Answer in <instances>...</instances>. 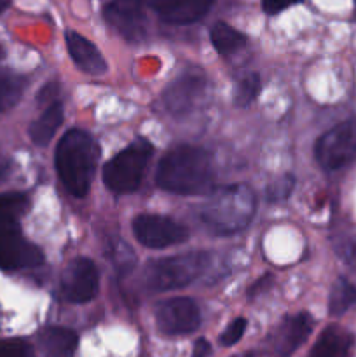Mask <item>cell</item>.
Returning a JSON list of instances; mask_svg holds the SVG:
<instances>
[{
	"mask_svg": "<svg viewBox=\"0 0 356 357\" xmlns=\"http://www.w3.org/2000/svg\"><path fill=\"white\" fill-rule=\"evenodd\" d=\"M156 180L163 190L171 194H206L215 180L212 155L198 146H175L161 159Z\"/></svg>",
	"mask_w": 356,
	"mask_h": 357,
	"instance_id": "cell-1",
	"label": "cell"
},
{
	"mask_svg": "<svg viewBox=\"0 0 356 357\" xmlns=\"http://www.w3.org/2000/svg\"><path fill=\"white\" fill-rule=\"evenodd\" d=\"M100 150L96 142L80 129H70L56 146V169L66 190L84 197L93 183Z\"/></svg>",
	"mask_w": 356,
	"mask_h": 357,
	"instance_id": "cell-2",
	"label": "cell"
},
{
	"mask_svg": "<svg viewBox=\"0 0 356 357\" xmlns=\"http://www.w3.org/2000/svg\"><path fill=\"white\" fill-rule=\"evenodd\" d=\"M255 213L253 192L246 185H232L215 192L202 209L201 220L209 232L230 236L243 230Z\"/></svg>",
	"mask_w": 356,
	"mask_h": 357,
	"instance_id": "cell-3",
	"label": "cell"
},
{
	"mask_svg": "<svg viewBox=\"0 0 356 357\" xmlns=\"http://www.w3.org/2000/svg\"><path fill=\"white\" fill-rule=\"evenodd\" d=\"M208 264L209 255L202 251L164 258L147 267L145 282L152 291H171V289L184 288L202 275Z\"/></svg>",
	"mask_w": 356,
	"mask_h": 357,
	"instance_id": "cell-4",
	"label": "cell"
},
{
	"mask_svg": "<svg viewBox=\"0 0 356 357\" xmlns=\"http://www.w3.org/2000/svg\"><path fill=\"white\" fill-rule=\"evenodd\" d=\"M150 155H152V145L143 138L136 139L105 166V185L117 194H129L136 190Z\"/></svg>",
	"mask_w": 356,
	"mask_h": 357,
	"instance_id": "cell-5",
	"label": "cell"
},
{
	"mask_svg": "<svg viewBox=\"0 0 356 357\" xmlns=\"http://www.w3.org/2000/svg\"><path fill=\"white\" fill-rule=\"evenodd\" d=\"M318 164L327 171L344 167L356 157V119L341 122L325 132L314 149Z\"/></svg>",
	"mask_w": 356,
	"mask_h": 357,
	"instance_id": "cell-6",
	"label": "cell"
},
{
	"mask_svg": "<svg viewBox=\"0 0 356 357\" xmlns=\"http://www.w3.org/2000/svg\"><path fill=\"white\" fill-rule=\"evenodd\" d=\"M133 232L140 244L150 250H164L188 239V230L168 216L140 215L133 222Z\"/></svg>",
	"mask_w": 356,
	"mask_h": 357,
	"instance_id": "cell-7",
	"label": "cell"
},
{
	"mask_svg": "<svg viewBox=\"0 0 356 357\" xmlns=\"http://www.w3.org/2000/svg\"><path fill=\"white\" fill-rule=\"evenodd\" d=\"M156 321L161 333L168 337H180L198 330L201 314L194 300L173 298L157 307Z\"/></svg>",
	"mask_w": 356,
	"mask_h": 357,
	"instance_id": "cell-8",
	"label": "cell"
},
{
	"mask_svg": "<svg viewBox=\"0 0 356 357\" xmlns=\"http://www.w3.org/2000/svg\"><path fill=\"white\" fill-rule=\"evenodd\" d=\"M150 0H112L105 6V20L128 40H140L147 28V6Z\"/></svg>",
	"mask_w": 356,
	"mask_h": 357,
	"instance_id": "cell-9",
	"label": "cell"
},
{
	"mask_svg": "<svg viewBox=\"0 0 356 357\" xmlns=\"http://www.w3.org/2000/svg\"><path fill=\"white\" fill-rule=\"evenodd\" d=\"M206 89V77L199 70H188L173 80L163 94L164 105L177 117L187 115Z\"/></svg>",
	"mask_w": 356,
	"mask_h": 357,
	"instance_id": "cell-10",
	"label": "cell"
},
{
	"mask_svg": "<svg viewBox=\"0 0 356 357\" xmlns=\"http://www.w3.org/2000/svg\"><path fill=\"white\" fill-rule=\"evenodd\" d=\"M63 293L73 303H86L98 293V268L89 258H75L63 272Z\"/></svg>",
	"mask_w": 356,
	"mask_h": 357,
	"instance_id": "cell-11",
	"label": "cell"
},
{
	"mask_svg": "<svg viewBox=\"0 0 356 357\" xmlns=\"http://www.w3.org/2000/svg\"><path fill=\"white\" fill-rule=\"evenodd\" d=\"M313 319L309 314L286 317L272 337V352L276 357H290L311 335Z\"/></svg>",
	"mask_w": 356,
	"mask_h": 357,
	"instance_id": "cell-12",
	"label": "cell"
},
{
	"mask_svg": "<svg viewBox=\"0 0 356 357\" xmlns=\"http://www.w3.org/2000/svg\"><path fill=\"white\" fill-rule=\"evenodd\" d=\"M44 261V255L35 244L17 236L0 243V267L6 271H20V268L37 267Z\"/></svg>",
	"mask_w": 356,
	"mask_h": 357,
	"instance_id": "cell-13",
	"label": "cell"
},
{
	"mask_svg": "<svg viewBox=\"0 0 356 357\" xmlns=\"http://www.w3.org/2000/svg\"><path fill=\"white\" fill-rule=\"evenodd\" d=\"M213 2L215 0H150V6L168 23L188 24L201 20Z\"/></svg>",
	"mask_w": 356,
	"mask_h": 357,
	"instance_id": "cell-14",
	"label": "cell"
},
{
	"mask_svg": "<svg viewBox=\"0 0 356 357\" xmlns=\"http://www.w3.org/2000/svg\"><path fill=\"white\" fill-rule=\"evenodd\" d=\"M65 40L70 56L82 72L89 73V75H101L107 72V63L93 42L75 31H66Z\"/></svg>",
	"mask_w": 356,
	"mask_h": 357,
	"instance_id": "cell-15",
	"label": "cell"
},
{
	"mask_svg": "<svg viewBox=\"0 0 356 357\" xmlns=\"http://www.w3.org/2000/svg\"><path fill=\"white\" fill-rule=\"evenodd\" d=\"M353 337L341 326H328L318 338L309 357H349Z\"/></svg>",
	"mask_w": 356,
	"mask_h": 357,
	"instance_id": "cell-16",
	"label": "cell"
},
{
	"mask_svg": "<svg viewBox=\"0 0 356 357\" xmlns=\"http://www.w3.org/2000/svg\"><path fill=\"white\" fill-rule=\"evenodd\" d=\"M27 206V197L21 194L0 195V243L20 234V216Z\"/></svg>",
	"mask_w": 356,
	"mask_h": 357,
	"instance_id": "cell-17",
	"label": "cell"
},
{
	"mask_svg": "<svg viewBox=\"0 0 356 357\" xmlns=\"http://www.w3.org/2000/svg\"><path fill=\"white\" fill-rule=\"evenodd\" d=\"M44 357H70L77 347V335L65 328H47L38 337Z\"/></svg>",
	"mask_w": 356,
	"mask_h": 357,
	"instance_id": "cell-18",
	"label": "cell"
},
{
	"mask_svg": "<svg viewBox=\"0 0 356 357\" xmlns=\"http://www.w3.org/2000/svg\"><path fill=\"white\" fill-rule=\"evenodd\" d=\"M63 122V107L61 103H51L44 110V114L37 119V121L31 122L30 129H28V135L30 139L35 145H47L52 139V136L56 135L58 128Z\"/></svg>",
	"mask_w": 356,
	"mask_h": 357,
	"instance_id": "cell-19",
	"label": "cell"
},
{
	"mask_svg": "<svg viewBox=\"0 0 356 357\" xmlns=\"http://www.w3.org/2000/svg\"><path fill=\"white\" fill-rule=\"evenodd\" d=\"M209 37H212V44L215 45L220 54H232V52L239 51L241 47L246 45V37L241 31H237L236 28L229 26L222 21L213 24Z\"/></svg>",
	"mask_w": 356,
	"mask_h": 357,
	"instance_id": "cell-20",
	"label": "cell"
},
{
	"mask_svg": "<svg viewBox=\"0 0 356 357\" xmlns=\"http://www.w3.org/2000/svg\"><path fill=\"white\" fill-rule=\"evenodd\" d=\"M356 305V286L346 278H339L334 282L328 300V312L332 316H342Z\"/></svg>",
	"mask_w": 356,
	"mask_h": 357,
	"instance_id": "cell-21",
	"label": "cell"
},
{
	"mask_svg": "<svg viewBox=\"0 0 356 357\" xmlns=\"http://www.w3.org/2000/svg\"><path fill=\"white\" fill-rule=\"evenodd\" d=\"M24 89V79L9 70H0V112L14 107Z\"/></svg>",
	"mask_w": 356,
	"mask_h": 357,
	"instance_id": "cell-22",
	"label": "cell"
},
{
	"mask_svg": "<svg viewBox=\"0 0 356 357\" xmlns=\"http://www.w3.org/2000/svg\"><path fill=\"white\" fill-rule=\"evenodd\" d=\"M258 91H260V77L257 73L244 75L237 82L236 91H234V103H236V107H248L257 98Z\"/></svg>",
	"mask_w": 356,
	"mask_h": 357,
	"instance_id": "cell-23",
	"label": "cell"
},
{
	"mask_svg": "<svg viewBox=\"0 0 356 357\" xmlns=\"http://www.w3.org/2000/svg\"><path fill=\"white\" fill-rule=\"evenodd\" d=\"M0 357H35L30 344L17 338L0 340Z\"/></svg>",
	"mask_w": 356,
	"mask_h": 357,
	"instance_id": "cell-24",
	"label": "cell"
},
{
	"mask_svg": "<svg viewBox=\"0 0 356 357\" xmlns=\"http://www.w3.org/2000/svg\"><path fill=\"white\" fill-rule=\"evenodd\" d=\"M293 183H295V181H293V176H290V174H285L283 178L276 180L274 183L269 185L267 199L271 202L285 201V199H288L290 194H292Z\"/></svg>",
	"mask_w": 356,
	"mask_h": 357,
	"instance_id": "cell-25",
	"label": "cell"
},
{
	"mask_svg": "<svg viewBox=\"0 0 356 357\" xmlns=\"http://www.w3.org/2000/svg\"><path fill=\"white\" fill-rule=\"evenodd\" d=\"M246 324L248 323L244 317H237V319H234L232 323L225 328L222 337H220V344L225 345V347H230V345L237 344V342L241 340V337L244 335V331H246Z\"/></svg>",
	"mask_w": 356,
	"mask_h": 357,
	"instance_id": "cell-26",
	"label": "cell"
},
{
	"mask_svg": "<svg viewBox=\"0 0 356 357\" xmlns=\"http://www.w3.org/2000/svg\"><path fill=\"white\" fill-rule=\"evenodd\" d=\"M59 93V84L58 82H47L40 91L37 93V103L38 105H51L54 98Z\"/></svg>",
	"mask_w": 356,
	"mask_h": 357,
	"instance_id": "cell-27",
	"label": "cell"
},
{
	"mask_svg": "<svg viewBox=\"0 0 356 357\" xmlns=\"http://www.w3.org/2000/svg\"><path fill=\"white\" fill-rule=\"evenodd\" d=\"M300 2L302 0H262V7H264V10L267 14H278Z\"/></svg>",
	"mask_w": 356,
	"mask_h": 357,
	"instance_id": "cell-28",
	"label": "cell"
},
{
	"mask_svg": "<svg viewBox=\"0 0 356 357\" xmlns=\"http://www.w3.org/2000/svg\"><path fill=\"white\" fill-rule=\"evenodd\" d=\"M272 284V278L271 275H264V278L258 279L257 282H255L253 286H251L250 289H248V295L251 296V298H255L257 295H260V293H264L265 289H267V286Z\"/></svg>",
	"mask_w": 356,
	"mask_h": 357,
	"instance_id": "cell-29",
	"label": "cell"
},
{
	"mask_svg": "<svg viewBox=\"0 0 356 357\" xmlns=\"http://www.w3.org/2000/svg\"><path fill=\"white\" fill-rule=\"evenodd\" d=\"M208 356H209V344L205 340V338H201V340L195 342L194 351H192L191 357H208Z\"/></svg>",
	"mask_w": 356,
	"mask_h": 357,
	"instance_id": "cell-30",
	"label": "cell"
},
{
	"mask_svg": "<svg viewBox=\"0 0 356 357\" xmlns=\"http://www.w3.org/2000/svg\"><path fill=\"white\" fill-rule=\"evenodd\" d=\"M9 171V162L6 159H0V178H3Z\"/></svg>",
	"mask_w": 356,
	"mask_h": 357,
	"instance_id": "cell-31",
	"label": "cell"
},
{
	"mask_svg": "<svg viewBox=\"0 0 356 357\" xmlns=\"http://www.w3.org/2000/svg\"><path fill=\"white\" fill-rule=\"evenodd\" d=\"M9 6H10V0H0V14H2Z\"/></svg>",
	"mask_w": 356,
	"mask_h": 357,
	"instance_id": "cell-32",
	"label": "cell"
},
{
	"mask_svg": "<svg viewBox=\"0 0 356 357\" xmlns=\"http://www.w3.org/2000/svg\"><path fill=\"white\" fill-rule=\"evenodd\" d=\"M3 56H6V52H3V49L0 47V61H2V59H3Z\"/></svg>",
	"mask_w": 356,
	"mask_h": 357,
	"instance_id": "cell-33",
	"label": "cell"
}]
</instances>
